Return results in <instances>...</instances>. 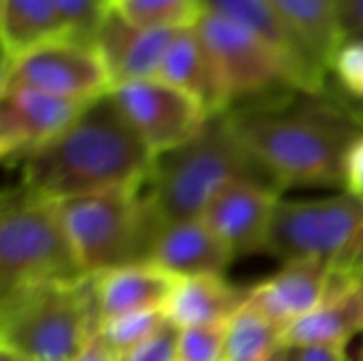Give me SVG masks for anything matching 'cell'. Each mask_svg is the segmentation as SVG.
<instances>
[{"label":"cell","instance_id":"obj_1","mask_svg":"<svg viewBox=\"0 0 363 361\" xmlns=\"http://www.w3.org/2000/svg\"><path fill=\"white\" fill-rule=\"evenodd\" d=\"M228 119L283 189H345L347 155L363 134V106L330 89H287L232 106Z\"/></svg>","mask_w":363,"mask_h":361},{"label":"cell","instance_id":"obj_2","mask_svg":"<svg viewBox=\"0 0 363 361\" xmlns=\"http://www.w3.org/2000/svg\"><path fill=\"white\" fill-rule=\"evenodd\" d=\"M155 155L104 94L21 164V189L53 202L149 183Z\"/></svg>","mask_w":363,"mask_h":361},{"label":"cell","instance_id":"obj_3","mask_svg":"<svg viewBox=\"0 0 363 361\" xmlns=\"http://www.w3.org/2000/svg\"><path fill=\"white\" fill-rule=\"evenodd\" d=\"M245 181L279 185L223 113L211 117L189 143L155 157L149 191L164 223H174L202 217L215 198Z\"/></svg>","mask_w":363,"mask_h":361},{"label":"cell","instance_id":"obj_4","mask_svg":"<svg viewBox=\"0 0 363 361\" xmlns=\"http://www.w3.org/2000/svg\"><path fill=\"white\" fill-rule=\"evenodd\" d=\"M98 332L94 277L0 296V351L26 361H74Z\"/></svg>","mask_w":363,"mask_h":361},{"label":"cell","instance_id":"obj_5","mask_svg":"<svg viewBox=\"0 0 363 361\" xmlns=\"http://www.w3.org/2000/svg\"><path fill=\"white\" fill-rule=\"evenodd\" d=\"M60 213L85 274L149 264L155 238L166 226L149 183L134 189L60 200Z\"/></svg>","mask_w":363,"mask_h":361},{"label":"cell","instance_id":"obj_6","mask_svg":"<svg viewBox=\"0 0 363 361\" xmlns=\"http://www.w3.org/2000/svg\"><path fill=\"white\" fill-rule=\"evenodd\" d=\"M83 272L60 204L21 187L2 198L0 211V296L38 283L77 281Z\"/></svg>","mask_w":363,"mask_h":361},{"label":"cell","instance_id":"obj_7","mask_svg":"<svg viewBox=\"0 0 363 361\" xmlns=\"http://www.w3.org/2000/svg\"><path fill=\"white\" fill-rule=\"evenodd\" d=\"M266 253L283 262L317 260L345 281L363 283V198L342 191L319 200H281Z\"/></svg>","mask_w":363,"mask_h":361},{"label":"cell","instance_id":"obj_8","mask_svg":"<svg viewBox=\"0 0 363 361\" xmlns=\"http://www.w3.org/2000/svg\"><path fill=\"white\" fill-rule=\"evenodd\" d=\"M36 89L91 102L113 89L108 68L94 40L62 38L2 60L0 91Z\"/></svg>","mask_w":363,"mask_h":361},{"label":"cell","instance_id":"obj_9","mask_svg":"<svg viewBox=\"0 0 363 361\" xmlns=\"http://www.w3.org/2000/svg\"><path fill=\"white\" fill-rule=\"evenodd\" d=\"M198 30L221 70L232 106L296 89L279 53L245 26L206 11Z\"/></svg>","mask_w":363,"mask_h":361},{"label":"cell","instance_id":"obj_10","mask_svg":"<svg viewBox=\"0 0 363 361\" xmlns=\"http://www.w3.org/2000/svg\"><path fill=\"white\" fill-rule=\"evenodd\" d=\"M111 94L155 157L189 143L211 119L191 94L157 79L123 83Z\"/></svg>","mask_w":363,"mask_h":361},{"label":"cell","instance_id":"obj_11","mask_svg":"<svg viewBox=\"0 0 363 361\" xmlns=\"http://www.w3.org/2000/svg\"><path fill=\"white\" fill-rule=\"evenodd\" d=\"M87 104L89 102L60 98L36 89L0 91L2 160L6 164H23L36 149L62 134Z\"/></svg>","mask_w":363,"mask_h":361},{"label":"cell","instance_id":"obj_12","mask_svg":"<svg viewBox=\"0 0 363 361\" xmlns=\"http://www.w3.org/2000/svg\"><path fill=\"white\" fill-rule=\"evenodd\" d=\"M283 189L272 183L245 181L211 202L202 219L232 249L234 257L266 253L274 213Z\"/></svg>","mask_w":363,"mask_h":361},{"label":"cell","instance_id":"obj_13","mask_svg":"<svg viewBox=\"0 0 363 361\" xmlns=\"http://www.w3.org/2000/svg\"><path fill=\"white\" fill-rule=\"evenodd\" d=\"M206 11L223 15L270 45L289 68L296 89L308 94L328 91L330 70L321 66L287 26L272 0H202Z\"/></svg>","mask_w":363,"mask_h":361},{"label":"cell","instance_id":"obj_14","mask_svg":"<svg viewBox=\"0 0 363 361\" xmlns=\"http://www.w3.org/2000/svg\"><path fill=\"white\" fill-rule=\"evenodd\" d=\"M345 283L355 281H345L323 262L291 260L283 262V268L272 279L253 287L247 300L272 321L289 328L323 304Z\"/></svg>","mask_w":363,"mask_h":361},{"label":"cell","instance_id":"obj_15","mask_svg":"<svg viewBox=\"0 0 363 361\" xmlns=\"http://www.w3.org/2000/svg\"><path fill=\"white\" fill-rule=\"evenodd\" d=\"M177 30H153L130 23L115 6L104 15L94 43L108 68L113 87L155 79Z\"/></svg>","mask_w":363,"mask_h":361},{"label":"cell","instance_id":"obj_16","mask_svg":"<svg viewBox=\"0 0 363 361\" xmlns=\"http://www.w3.org/2000/svg\"><path fill=\"white\" fill-rule=\"evenodd\" d=\"M94 277L98 328L134 313L164 311L179 277L155 264H132Z\"/></svg>","mask_w":363,"mask_h":361},{"label":"cell","instance_id":"obj_17","mask_svg":"<svg viewBox=\"0 0 363 361\" xmlns=\"http://www.w3.org/2000/svg\"><path fill=\"white\" fill-rule=\"evenodd\" d=\"M155 79L191 94L211 117L232 106L221 70L198 26L177 30Z\"/></svg>","mask_w":363,"mask_h":361},{"label":"cell","instance_id":"obj_18","mask_svg":"<svg viewBox=\"0 0 363 361\" xmlns=\"http://www.w3.org/2000/svg\"><path fill=\"white\" fill-rule=\"evenodd\" d=\"M232 249L202 219H185L166 223L153 245L149 264L185 279L200 274H223L234 262Z\"/></svg>","mask_w":363,"mask_h":361},{"label":"cell","instance_id":"obj_19","mask_svg":"<svg viewBox=\"0 0 363 361\" xmlns=\"http://www.w3.org/2000/svg\"><path fill=\"white\" fill-rule=\"evenodd\" d=\"M363 332V283H345L313 313L298 319L285 330L283 345L287 349L340 345Z\"/></svg>","mask_w":363,"mask_h":361},{"label":"cell","instance_id":"obj_20","mask_svg":"<svg viewBox=\"0 0 363 361\" xmlns=\"http://www.w3.org/2000/svg\"><path fill=\"white\" fill-rule=\"evenodd\" d=\"M247 294L223 279V274L185 277L179 279L164 311L181 330L228 323L247 300Z\"/></svg>","mask_w":363,"mask_h":361},{"label":"cell","instance_id":"obj_21","mask_svg":"<svg viewBox=\"0 0 363 361\" xmlns=\"http://www.w3.org/2000/svg\"><path fill=\"white\" fill-rule=\"evenodd\" d=\"M308 53L332 72V64L349 40L340 0H272Z\"/></svg>","mask_w":363,"mask_h":361},{"label":"cell","instance_id":"obj_22","mask_svg":"<svg viewBox=\"0 0 363 361\" xmlns=\"http://www.w3.org/2000/svg\"><path fill=\"white\" fill-rule=\"evenodd\" d=\"M70 36L74 34L53 0H0L2 60Z\"/></svg>","mask_w":363,"mask_h":361},{"label":"cell","instance_id":"obj_23","mask_svg":"<svg viewBox=\"0 0 363 361\" xmlns=\"http://www.w3.org/2000/svg\"><path fill=\"white\" fill-rule=\"evenodd\" d=\"M281 323L266 317L249 300L230 317L225 332V361H259L279 351L285 338Z\"/></svg>","mask_w":363,"mask_h":361},{"label":"cell","instance_id":"obj_24","mask_svg":"<svg viewBox=\"0 0 363 361\" xmlns=\"http://www.w3.org/2000/svg\"><path fill=\"white\" fill-rule=\"evenodd\" d=\"M115 9L130 23L153 30L194 28L206 13L202 0H119Z\"/></svg>","mask_w":363,"mask_h":361},{"label":"cell","instance_id":"obj_25","mask_svg":"<svg viewBox=\"0 0 363 361\" xmlns=\"http://www.w3.org/2000/svg\"><path fill=\"white\" fill-rule=\"evenodd\" d=\"M166 311H145L113 319L98 328V334L108 345V349L119 357H128L140 343H145L153 332L166 323Z\"/></svg>","mask_w":363,"mask_h":361},{"label":"cell","instance_id":"obj_26","mask_svg":"<svg viewBox=\"0 0 363 361\" xmlns=\"http://www.w3.org/2000/svg\"><path fill=\"white\" fill-rule=\"evenodd\" d=\"M228 323L181 330L179 361H225Z\"/></svg>","mask_w":363,"mask_h":361},{"label":"cell","instance_id":"obj_27","mask_svg":"<svg viewBox=\"0 0 363 361\" xmlns=\"http://www.w3.org/2000/svg\"><path fill=\"white\" fill-rule=\"evenodd\" d=\"M332 72L347 94L363 100V36L349 38L338 51Z\"/></svg>","mask_w":363,"mask_h":361},{"label":"cell","instance_id":"obj_28","mask_svg":"<svg viewBox=\"0 0 363 361\" xmlns=\"http://www.w3.org/2000/svg\"><path fill=\"white\" fill-rule=\"evenodd\" d=\"M179 340L181 328H177L170 319L153 332L145 343H140L125 361H179Z\"/></svg>","mask_w":363,"mask_h":361},{"label":"cell","instance_id":"obj_29","mask_svg":"<svg viewBox=\"0 0 363 361\" xmlns=\"http://www.w3.org/2000/svg\"><path fill=\"white\" fill-rule=\"evenodd\" d=\"M345 191L363 198V134L353 143L347 155L345 168Z\"/></svg>","mask_w":363,"mask_h":361},{"label":"cell","instance_id":"obj_30","mask_svg":"<svg viewBox=\"0 0 363 361\" xmlns=\"http://www.w3.org/2000/svg\"><path fill=\"white\" fill-rule=\"evenodd\" d=\"M289 361H349L347 347L340 345H315V347H300L291 349Z\"/></svg>","mask_w":363,"mask_h":361},{"label":"cell","instance_id":"obj_31","mask_svg":"<svg viewBox=\"0 0 363 361\" xmlns=\"http://www.w3.org/2000/svg\"><path fill=\"white\" fill-rule=\"evenodd\" d=\"M349 38L363 36V0H340Z\"/></svg>","mask_w":363,"mask_h":361},{"label":"cell","instance_id":"obj_32","mask_svg":"<svg viewBox=\"0 0 363 361\" xmlns=\"http://www.w3.org/2000/svg\"><path fill=\"white\" fill-rule=\"evenodd\" d=\"M119 357L108 349V345L102 340V336L96 332L89 340H87V345L83 347V351L77 355V360L74 361H117Z\"/></svg>","mask_w":363,"mask_h":361},{"label":"cell","instance_id":"obj_33","mask_svg":"<svg viewBox=\"0 0 363 361\" xmlns=\"http://www.w3.org/2000/svg\"><path fill=\"white\" fill-rule=\"evenodd\" d=\"M289 357H291V349L281 347L279 351H274L272 355H268V357H264V360L259 361H289Z\"/></svg>","mask_w":363,"mask_h":361},{"label":"cell","instance_id":"obj_34","mask_svg":"<svg viewBox=\"0 0 363 361\" xmlns=\"http://www.w3.org/2000/svg\"><path fill=\"white\" fill-rule=\"evenodd\" d=\"M0 361H26V360H21V357L13 355V353H9V351H0Z\"/></svg>","mask_w":363,"mask_h":361},{"label":"cell","instance_id":"obj_35","mask_svg":"<svg viewBox=\"0 0 363 361\" xmlns=\"http://www.w3.org/2000/svg\"><path fill=\"white\" fill-rule=\"evenodd\" d=\"M359 361H363V349H362V355H359Z\"/></svg>","mask_w":363,"mask_h":361},{"label":"cell","instance_id":"obj_36","mask_svg":"<svg viewBox=\"0 0 363 361\" xmlns=\"http://www.w3.org/2000/svg\"><path fill=\"white\" fill-rule=\"evenodd\" d=\"M117 2H119V0H113V6H115V4H117Z\"/></svg>","mask_w":363,"mask_h":361},{"label":"cell","instance_id":"obj_37","mask_svg":"<svg viewBox=\"0 0 363 361\" xmlns=\"http://www.w3.org/2000/svg\"><path fill=\"white\" fill-rule=\"evenodd\" d=\"M117 361H125V360H117Z\"/></svg>","mask_w":363,"mask_h":361}]
</instances>
